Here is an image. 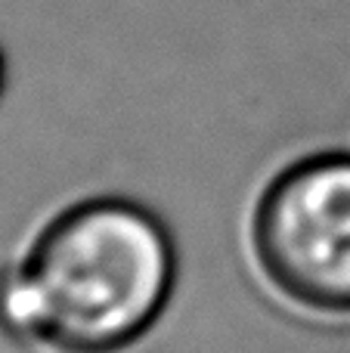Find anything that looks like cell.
Instances as JSON below:
<instances>
[{"label": "cell", "mask_w": 350, "mask_h": 353, "mask_svg": "<svg viewBox=\"0 0 350 353\" xmlns=\"http://www.w3.org/2000/svg\"><path fill=\"white\" fill-rule=\"evenodd\" d=\"M177 279V242L152 208L78 199L0 273V329L34 353H130L171 310Z\"/></svg>", "instance_id": "cell-1"}, {"label": "cell", "mask_w": 350, "mask_h": 353, "mask_svg": "<svg viewBox=\"0 0 350 353\" xmlns=\"http://www.w3.org/2000/svg\"><path fill=\"white\" fill-rule=\"evenodd\" d=\"M258 276L289 307L350 316V152L295 159L264 183L248 214Z\"/></svg>", "instance_id": "cell-2"}, {"label": "cell", "mask_w": 350, "mask_h": 353, "mask_svg": "<svg viewBox=\"0 0 350 353\" xmlns=\"http://www.w3.org/2000/svg\"><path fill=\"white\" fill-rule=\"evenodd\" d=\"M3 81H6V65H3V53H0V97H3Z\"/></svg>", "instance_id": "cell-3"}]
</instances>
